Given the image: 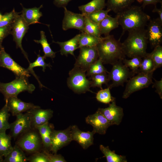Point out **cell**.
Wrapping results in <instances>:
<instances>
[{
    "label": "cell",
    "mask_w": 162,
    "mask_h": 162,
    "mask_svg": "<svg viewBox=\"0 0 162 162\" xmlns=\"http://www.w3.org/2000/svg\"><path fill=\"white\" fill-rule=\"evenodd\" d=\"M122 32L119 40L126 31L144 28L151 19L150 16L145 13L141 6H132L116 15Z\"/></svg>",
    "instance_id": "6da1fadb"
},
{
    "label": "cell",
    "mask_w": 162,
    "mask_h": 162,
    "mask_svg": "<svg viewBox=\"0 0 162 162\" xmlns=\"http://www.w3.org/2000/svg\"><path fill=\"white\" fill-rule=\"evenodd\" d=\"M96 46L99 58L103 64L112 65L126 58L122 43L116 39L113 35L110 34L102 37Z\"/></svg>",
    "instance_id": "7a4b0ae2"
},
{
    "label": "cell",
    "mask_w": 162,
    "mask_h": 162,
    "mask_svg": "<svg viewBox=\"0 0 162 162\" xmlns=\"http://www.w3.org/2000/svg\"><path fill=\"white\" fill-rule=\"evenodd\" d=\"M128 32V37L122 43L126 56L130 58L136 57L143 58L147 53L148 42L146 29L139 28Z\"/></svg>",
    "instance_id": "3957f363"
},
{
    "label": "cell",
    "mask_w": 162,
    "mask_h": 162,
    "mask_svg": "<svg viewBox=\"0 0 162 162\" xmlns=\"http://www.w3.org/2000/svg\"><path fill=\"white\" fill-rule=\"evenodd\" d=\"M35 89L34 85L29 83L27 78L24 77H16L14 80L8 83L0 82V92L3 95L5 100L10 97H17L22 92L32 93Z\"/></svg>",
    "instance_id": "277c9868"
},
{
    "label": "cell",
    "mask_w": 162,
    "mask_h": 162,
    "mask_svg": "<svg viewBox=\"0 0 162 162\" xmlns=\"http://www.w3.org/2000/svg\"><path fill=\"white\" fill-rule=\"evenodd\" d=\"M86 72L75 66L69 72L67 85L70 88L76 93H84L87 92L94 93L90 89L91 81L86 78Z\"/></svg>",
    "instance_id": "5b68a950"
},
{
    "label": "cell",
    "mask_w": 162,
    "mask_h": 162,
    "mask_svg": "<svg viewBox=\"0 0 162 162\" xmlns=\"http://www.w3.org/2000/svg\"><path fill=\"white\" fill-rule=\"evenodd\" d=\"M154 72L144 73L139 72L130 78L127 82L122 97L126 99L134 92L148 87L152 84Z\"/></svg>",
    "instance_id": "8992f818"
},
{
    "label": "cell",
    "mask_w": 162,
    "mask_h": 162,
    "mask_svg": "<svg viewBox=\"0 0 162 162\" xmlns=\"http://www.w3.org/2000/svg\"><path fill=\"white\" fill-rule=\"evenodd\" d=\"M112 65L111 70L108 73L109 81H112L108 86L110 89L119 86H123L124 83L135 74L123 63L122 61H119Z\"/></svg>",
    "instance_id": "52a82bcc"
},
{
    "label": "cell",
    "mask_w": 162,
    "mask_h": 162,
    "mask_svg": "<svg viewBox=\"0 0 162 162\" xmlns=\"http://www.w3.org/2000/svg\"><path fill=\"white\" fill-rule=\"evenodd\" d=\"M80 49L79 54L76 59L74 66L86 72L89 67L99 58L97 46H84Z\"/></svg>",
    "instance_id": "ba28073f"
},
{
    "label": "cell",
    "mask_w": 162,
    "mask_h": 162,
    "mask_svg": "<svg viewBox=\"0 0 162 162\" xmlns=\"http://www.w3.org/2000/svg\"><path fill=\"white\" fill-rule=\"evenodd\" d=\"M29 25L23 19L22 15H17L12 24L10 34L13 36L17 48H19L25 58L29 62L27 55L23 50L22 42V39L29 28Z\"/></svg>",
    "instance_id": "9c48e42d"
},
{
    "label": "cell",
    "mask_w": 162,
    "mask_h": 162,
    "mask_svg": "<svg viewBox=\"0 0 162 162\" xmlns=\"http://www.w3.org/2000/svg\"><path fill=\"white\" fill-rule=\"evenodd\" d=\"M0 67L10 70L15 74L16 77L27 78L30 76L29 71L15 62L5 52L2 46L0 47Z\"/></svg>",
    "instance_id": "30bf717a"
},
{
    "label": "cell",
    "mask_w": 162,
    "mask_h": 162,
    "mask_svg": "<svg viewBox=\"0 0 162 162\" xmlns=\"http://www.w3.org/2000/svg\"><path fill=\"white\" fill-rule=\"evenodd\" d=\"M64 9V17L62 22V28L66 31L74 28L83 32L85 23V15L78 14L68 10L66 7Z\"/></svg>",
    "instance_id": "8fae6325"
},
{
    "label": "cell",
    "mask_w": 162,
    "mask_h": 162,
    "mask_svg": "<svg viewBox=\"0 0 162 162\" xmlns=\"http://www.w3.org/2000/svg\"><path fill=\"white\" fill-rule=\"evenodd\" d=\"M72 141L70 126L63 130H52L51 134L50 151L56 153Z\"/></svg>",
    "instance_id": "7c38bea8"
},
{
    "label": "cell",
    "mask_w": 162,
    "mask_h": 162,
    "mask_svg": "<svg viewBox=\"0 0 162 162\" xmlns=\"http://www.w3.org/2000/svg\"><path fill=\"white\" fill-rule=\"evenodd\" d=\"M147 24L146 34L148 42L152 48L162 42V22L158 17L150 19Z\"/></svg>",
    "instance_id": "4fadbf2b"
},
{
    "label": "cell",
    "mask_w": 162,
    "mask_h": 162,
    "mask_svg": "<svg viewBox=\"0 0 162 162\" xmlns=\"http://www.w3.org/2000/svg\"><path fill=\"white\" fill-rule=\"evenodd\" d=\"M16 116L15 121L10 124V129L14 137L28 131L32 127L31 116L28 112H27L24 114L20 113Z\"/></svg>",
    "instance_id": "5bb4252c"
},
{
    "label": "cell",
    "mask_w": 162,
    "mask_h": 162,
    "mask_svg": "<svg viewBox=\"0 0 162 162\" xmlns=\"http://www.w3.org/2000/svg\"><path fill=\"white\" fill-rule=\"evenodd\" d=\"M41 137L37 133H26L18 141V146L22 150L29 152H37L41 146Z\"/></svg>",
    "instance_id": "9a60e30c"
},
{
    "label": "cell",
    "mask_w": 162,
    "mask_h": 162,
    "mask_svg": "<svg viewBox=\"0 0 162 162\" xmlns=\"http://www.w3.org/2000/svg\"><path fill=\"white\" fill-rule=\"evenodd\" d=\"M86 122L91 125L93 130L100 134H105L108 128L112 125L110 122L98 110L94 114L86 118Z\"/></svg>",
    "instance_id": "2e32d148"
},
{
    "label": "cell",
    "mask_w": 162,
    "mask_h": 162,
    "mask_svg": "<svg viewBox=\"0 0 162 162\" xmlns=\"http://www.w3.org/2000/svg\"><path fill=\"white\" fill-rule=\"evenodd\" d=\"M106 118L112 125H118L121 122L124 113L123 108L116 105V99L113 98L109 106L98 109Z\"/></svg>",
    "instance_id": "e0dca14e"
},
{
    "label": "cell",
    "mask_w": 162,
    "mask_h": 162,
    "mask_svg": "<svg viewBox=\"0 0 162 162\" xmlns=\"http://www.w3.org/2000/svg\"><path fill=\"white\" fill-rule=\"evenodd\" d=\"M71 134L72 141L77 142L83 148L86 149L93 144L94 134L95 133L83 131L80 130L76 125L70 126Z\"/></svg>",
    "instance_id": "ac0fdd59"
},
{
    "label": "cell",
    "mask_w": 162,
    "mask_h": 162,
    "mask_svg": "<svg viewBox=\"0 0 162 162\" xmlns=\"http://www.w3.org/2000/svg\"><path fill=\"white\" fill-rule=\"evenodd\" d=\"M40 108H32L27 111L31 115L32 127L35 128L48 122L53 116L52 110L50 109H42Z\"/></svg>",
    "instance_id": "d6986e66"
},
{
    "label": "cell",
    "mask_w": 162,
    "mask_h": 162,
    "mask_svg": "<svg viewBox=\"0 0 162 162\" xmlns=\"http://www.w3.org/2000/svg\"><path fill=\"white\" fill-rule=\"evenodd\" d=\"M10 112L13 116L16 115L34 108H40L31 103L23 102L17 97H10L5 100Z\"/></svg>",
    "instance_id": "ffe728a7"
},
{
    "label": "cell",
    "mask_w": 162,
    "mask_h": 162,
    "mask_svg": "<svg viewBox=\"0 0 162 162\" xmlns=\"http://www.w3.org/2000/svg\"><path fill=\"white\" fill-rule=\"evenodd\" d=\"M79 37L80 34H79L72 38L64 42H55L53 40L52 42L59 45L61 48L60 52L61 55L67 56L68 54H70L75 57L74 52L78 48Z\"/></svg>",
    "instance_id": "44dd1931"
},
{
    "label": "cell",
    "mask_w": 162,
    "mask_h": 162,
    "mask_svg": "<svg viewBox=\"0 0 162 162\" xmlns=\"http://www.w3.org/2000/svg\"><path fill=\"white\" fill-rule=\"evenodd\" d=\"M22 6V10L21 15L29 25L40 23L39 21L40 17L42 16V14L40 11V9L43 7V5H41L39 8L35 7L29 8H25Z\"/></svg>",
    "instance_id": "7402d4cb"
},
{
    "label": "cell",
    "mask_w": 162,
    "mask_h": 162,
    "mask_svg": "<svg viewBox=\"0 0 162 162\" xmlns=\"http://www.w3.org/2000/svg\"><path fill=\"white\" fill-rule=\"evenodd\" d=\"M119 25L118 17L116 16L113 17L108 15L99 24L100 34H104L105 36L110 35V32L118 27Z\"/></svg>",
    "instance_id": "603a6c76"
},
{
    "label": "cell",
    "mask_w": 162,
    "mask_h": 162,
    "mask_svg": "<svg viewBox=\"0 0 162 162\" xmlns=\"http://www.w3.org/2000/svg\"><path fill=\"white\" fill-rule=\"evenodd\" d=\"M106 0H92L88 3L79 6L78 8L82 13L87 14L102 10L106 6Z\"/></svg>",
    "instance_id": "cb8c5ba5"
},
{
    "label": "cell",
    "mask_w": 162,
    "mask_h": 162,
    "mask_svg": "<svg viewBox=\"0 0 162 162\" xmlns=\"http://www.w3.org/2000/svg\"><path fill=\"white\" fill-rule=\"evenodd\" d=\"M135 0H107V9L116 14L127 8L131 5Z\"/></svg>",
    "instance_id": "d4e9b609"
},
{
    "label": "cell",
    "mask_w": 162,
    "mask_h": 162,
    "mask_svg": "<svg viewBox=\"0 0 162 162\" xmlns=\"http://www.w3.org/2000/svg\"><path fill=\"white\" fill-rule=\"evenodd\" d=\"M4 157V162H25L28 160L24 153L17 146L13 147L12 151Z\"/></svg>",
    "instance_id": "484cf974"
},
{
    "label": "cell",
    "mask_w": 162,
    "mask_h": 162,
    "mask_svg": "<svg viewBox=\"0 0 162 162\" xmlns=\"http://www.w3.org/2000/svg\"><path fill=\"white\" fill-rule=\"evenodd\" d=\"M102 37H97L84 32L80 34L78 48L84 46H96L101 40Z\"/></svg>",
    "instance_id": "4316f807"
},
{
    "label": "cell",
    "mask_w": 162,
    "mask_h": 162,
    "mask_svg": "<svg viewBox=\"0 0 162 162\" xmlns=\"http://www.w3.org/2000/svg\"><path fill=\"white\" fill-rule=\"evenodd\" d=\"M11 137L6 132L0 133V159L5 157L12 150Z\"/></svg>",
    "instance_id": "83f0119b"
},
{
    "label": "cell",
    "mask_w": 162,
    "mask_h": 162,
    "mask_svg": "<svg viewBox=\"0 0 162 162\" xmlns=\"http://www.w3.org/2000/svg\"><path fill=\"white\" fill-rule=\"evenodd\" d=\"M40 135L42 142L46 148H49L51 145V134L52 130L47 122L44 124L37 127Z\"/></svg>",
    "instance_id": "f1b7e54d"
},
{
    "label": "cell",
    "mask_w": 162,
    "mask_h": 162,
    "mask_svg": "<svg viewBox=\"0 0 162 162\" xmlns=\"http://www.w3.org/2000/svg\"><path fill=\"white\" fill-rule=\"evenodd\" d=\"M100 149L106 157L107 162H127L125 156L116 154L115 151L111 150L108 146H105L101 145Z\"/></svg>",
    "instance_id": "f546056e"
},
{
    "label": "cell",
    "mask_w": 162,
    "mask_h": 162,
    "mask_svg": "<svg viewBox=\"0 0 162 162\" xmlns=\"http://www.w3.org/2000/svg\"><path fill=\"white\" fill-rule=\"evenodd\" d=\"M40 35V40H34V41L35 42L41 45L44 53V56L46 58V57H50L53 58L56 56V52H53L51 49L50 44L47 41L45 32L42 31H41Z\"/></svg>",
    "instance_id": "4dcf8cb0"
},
{
    "label": "cell",
    "mask_w": 162,
    "mask_h": 162,
    "mask_svg": "<svg viewBox=\"0 0 162 162\" xmlns=\"http://www.w3.org/2000/svg\"><path fill=\"white\" fill-rule=\"evenodd\" d=\"M9 111L7 103L0 110V133L5 132L10 128L8 119L10 116Z\"/></svg>",
    "instance_id": "1f68e13d"
},
{
    "label": "cell",
    "mask_w": 162,
    "mask_h": 162,
    "mask_svg": "<svg viewBox=\"0 0 162 162\" xmlns=\"http://www.w3.org/2000/svg\"><path fill=\"white\" fill-rule=\"evenodd\" d=\"M85 15V23L83 32L97 37H101L99 24L93 22L86 14Z\"/></svg>",
    "instance_id": "d6a6232c"
},
{
    "label": "cell",
    "mask_w": 162,
    "mask_h": 162,
    "mask_svg": "<svg viewBox=\"0 0 162 162\" xmlns=\"http://www.w3.org/2000/svg\"><path fill=\"white\" fill-rule=\"evenodd\" d=\"M104 73L94 75L89 77V80H90L91 87H98L102 89V85L103 84L107 85L109 81L108 74Z\"/></svg>",
    "instance_id": "836d02e7"
},
{
    "label": "cell",
    "mask_w": 162,
    "mask_h": 162,
    "mask_svg": "<svg viewBox=\"0 0 162 162\" xmlns=\"http://www.w3.org/2000/svg\"><path fill=\"white\" fill-rule=\"evenodd\" d=\"M86 72V76L89 77L104 73H109L103 65V63L100 58H98L95 62L92 64Z\"/></svg>",
    "instance_id": "e575fe53"
},
{
    "label": "cell",
    "mask_w": 162,
    "mask_h": 162,
    "mask_svg": "<svg viewBox=\"0 0 162 162\" xmlns=\"http://www.w3.org/2000/svg\"><path fill=\"white\" fill-rule=\"evenodd\" d=\"M45 59H46V58L44 56H41L40 55V53H39L38 55V57L35 61L33 62L29 63V66L27 69L30 73L33 74V75L35 76L36 78L37 79L39 83H40L39 84L40 87H42L43 85L40 82V81H39L38 78H37V76L35 74V73L33 70V69L35 67H41L43 68V71L44 72L46 67H48L50 68L51 67V65L50 64H47L44 61Z\"/></svg>",
    "instance_id": "d590c367"
},
{
    "label": "cell",
    "mask_w": 162,
    "mask_h": 162,
    "mask_svg": "<svg viewBox=\"0 0 162 162\" xmlns=\"http://www.w3.org/2000/svg\"><path fill=\"white\" fill-rule=\"evenodd\" d=\"M142 58L139 68V72L148 73L154 72L155 70L150 53H147Z\"/></svg>",
    "instance_id": "8d00e7d4"
},
{
    "label": "cell",
    "mask_w": 162,
    "mask_h": 162,
    "mask_svg": "<svg viewBox=\"0 0 162 162\" xmlns=\"http://www.w3.org/2000/svg\"><path fill=\"white\" fill-rule=\"evenodd\" d=\"M131 58L128 60L125 58L122 60V62L132 71L135 74H137L139 72V68L142 58L136 57Z\"/></svg>",
    "instance_id": "74e56055"
},
{
    "label": "cell",
    "mask_w": 162,
    "mask_h": 162,
    "mask_svg": "<svg viewBox=\"0 0 162 162\" xmlns=\"http://www.w3.org/2000/svg\"><path fill=\"white\" fill-rule=\"evenodd\" d=\"M154 48L150 54L156 70L162 66V46L159 45Z\"/></svg>",
    "instance_id": "f35d334b"
},
{
    "label": "cell",
    "mask_w": 162,
    "mask_h": 162,
    "mask_svg": "<svg viewBox=\"0 0 162 162\" xmlns=\"http://www.w3.org/2000/svg\"><path fill=\"white\" fill-rule=\"evenodd\" d=\"M110 88L108 87L104 89H101L97 93L96 98L97 100L101 103L109 104L112 101V97L110 92Z\"/></svg>",
    "instance_id": "ab89813d"
},
{
    "label": "cell",
    "mask_w": 162,
    "mask_h": 162,
    "mask_svg": "<svg viewBox=\"0 0 162 162\" xmlns=\"http://www.w3.org/2000/svg\"><path fill=\"white\" fill-rule=\"evenodd\" d=\"M110 11V10L107 9L105 10L102 9L86 15L92 21L99 24L108 15V13Z\"/></svg>",
    "instance_id": "60d3db41"
},
{
    "label": "cell",
    "mask_w": 162,
    "mask_h": 162,
    "mask_svg": "<svg viewBox=\"0 0 162 162\" xmlns=\"http://www.w3.org/2000/svg\"><path fill=\"white\" fill-rule=\"evenodd\" d=\"M18 14L14 8L11 12L5 14L0 21V27L11 25Z\"/></svg>",
    "instance_id": "b9f144b4"
},
{
    "label": "cell",
    "mask_w": 162,
    "mask_h": 162,
    "mask_svg": "<svg viewBox=\"0 0 162 162\" xmlns=\"http://www.w3.org/2000/svg\"><path fill=\"white\" fill-rule=\"evenodd\" d=\"M35 152L28 158V160L31 162H49L48 158L44 152L43 153Z\"/></svg>",
    "instance_id": "7bdbcfd3"
},
{
    "label": "cell",
    "mask_w": 162,
    "mask_h": 162,
    "mask_svg": "<svg viewBox=\"0 0 162 162\" xmlns=\"http://www.w3.org/2000/svg\"><path fill=\"white\" fill-rule=\"evenodd\" d=\"M12 24L0 27V47L2 46V44L3 39L8 35L10 34Z\"/></svg>",
    "instance_id": "ee69618b"
},
{
    "label": "cell",
    "mask_w": 162,
    "mask_h": 162,
    "mask_svg": "<svg viewBox=\"0 0 162 162\" xmlns=\"http://www.w3.org/2000/svg\"><path fill=\"white\" fill-rule=\"evenodd\" d=\"M47 155L49 162H66L64 157L60 154H52L46 151L44 152Z\"/></svg>",
    "instance_id": "f6af8a7d"
},
{
    "label": "cell",
    "mask_w": 162,
    "mask_h": 162,
    "mask_svg": "<svg viewBox=\"0 0 162 162\" xmlns=\"http://www.w3.org/2000/svg\"><path fill=\"white\" fill-rule=\"evenodd\" d=\"M154 82H153L152 87L155 88V92L158 94L160 98H162V79L157 80L154 79Z\"/></svg>",
    "instance_id": "bcb514c9"
},
{
    "label": "cell",
    "mask_w": 162,
    "mask_h": 162,
    "mask_svg": "<svg viewBox=\"0 0 162 162\" xmlns=\"http://www.w3.org/2000/svg\"><path fill=\"white\" fill-rule=\"evenodd\" d=\"M139 3L142 4V8H144L145 7L149 4L156 5L158 3H162V0H136Z\"/></svg>",
    "instance_id": "7dc6e473"
},
{
    "label": "cell",
    "mask_w": 162,
    "mask_h": 162,
    "mask_svg": "<svg viewBox=\"0 0 162 162\" xmlns=\"http://www.w3.org/2000/svg\"><path fill=\"white\" fill-rule=\"evenodd\" d=\"M72 0H54V4L58 7H66L68 3Z\"/></svg>",
    "instance_id": "c3c4849f"
},
{
    "label": "cell",
    "mask_w": 162,
    "mask_h": 162,
    "mask_svg": "<svg viewBox=\"0 0 162 162\" xmlns=\"http://www.w3.org/2000/svg\"><path fill=\"white\" fill-rule=\"evenodd\" d=\"M152 12L153 13H157L158 14L159 17H158L160 21L162 22V6L160 8H158L156 5H154V8L152 10Z\"/></svg>",
    "instance_id": "681fc988"
},
{
    "label": "cell",
    "mask_w": 162,
    "mask_h": 162,
    "mask_svg": "<svg viewBox=\"0 0 162 162\" xmlns=\"http://www.w3.org/2000/svg\"><path fill=\"white\" fill-rule=\"evenodd\" d=\"M2 15L0 13V21L1 20L2 17Z\"/></svg>",
    "instance_id": "f907efd6"
}]
</instances>
